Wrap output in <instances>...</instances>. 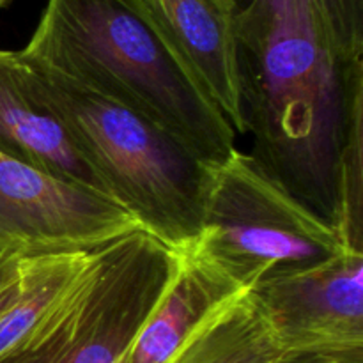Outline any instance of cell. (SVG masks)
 <instances>
[{"instance_id":"1","label":"cell","mask_w":363,"mask_h":363,"mask_svg":"<svg viewBox=\"0 0 363 363\" xmlns=\"http://www.w3.org/2000/svg\"><path fill=\"white\" fill-rule=\"evenodd\" d=\"M234 27L250 156L337 230L344 152L363 131V60L335 55L311 0H250Z\"/></svg>"},{"instance_id":"2","label":"cell","mask_w":363,"mask_h":363,"mask_svg":"<svg viewBox=\"0 0 363 363\" xmlns=\"http://www.w3.org/2000/svg\"><path fill=\"white\" fill-rule=\"evenodd\" d=\"M21 57L137 113L206 165L236 151V131L126 0H46Z\"/></svg>"},{"instance_id":"3","label":"cell","mask_w":363,"mask_h":363,"mask_svg":"<svg viewBox=\"0 0 363 363\" xmlns=\"http://www.w3.org/2000/svg\"><path fill=\"white\" fill-rule=\"evenodd\" d=\"M71 144L138 227L174 250L197 240L209 167L137 113L30 66Z\"/></svg>"},{"instance_id":"4","label":"cell","mask_w":363,"mask_h":363,"mask_svg":"<svg viewBox=\"0 0 363 363\" xmlns=\"http://www.w3.org/2000/svg\"><path fill=\"white\" fill-rule=\"evenodd\" d=\"M177 250L144 229L91 261L0 363H121L176 269Z\"/></svg>"},{"instance_id":"5","label":"cell","mask_w":363,"mask_h":363,"mask_svg":"<svg viewBox=\"0 0 363 363\" xmlns=\"http://www.w3.org/2000/svg\"><path fill=\"white\" fill-rule=\"evenodd\" d=\"M191 245L243 289L272 273L315 264L351 248L335 227L238 149L209 167L201 234Z\"/></svg>"},{"instance_id":"6","label":"cell","mask_w":363,"mask_h":363,"mask_svg":"<svg viewBox=\"0 0 363 363\" xmlns=\"http://www.w3.org/2000/svg\"><path fill=\"white\" fill-rule=\"evenodd\" d=\"M135 229L113 199L0 155V284L27 255L92 250Z\"/></svg>"},{"instance_id":"7","label":"cell","mask_w":363,"mask_h":363,"mask_svg":"<svg viewBox=\"0 0 363 363\" xmlns=\"http://www.w3.org/2000/svg\"><path fill=\"white\" fill-rule=\"evenodd\" d=\"M287 351H363V252L272 273L252 287Z\"/></svg>"},{"instance_id":"8","label":"cell","mask_w":363,"mask_h":363,"mask_svg":"<svg viewBox=\"0 0 363 363\" xmlns=\"http://www.w3.org/2000/svg\"><path fill=\"white\" fill-rule=\"evenodd\" d=\"M202 85L236 133H245L234 14L223 0H126Z\"/></svg>"},{"instance_id":"9","label":"cell","mask_w":363,"mask_h":363,"mask_svg":"<svg viewBox=\"0 0 363 363\" xmlns=\"http://www.w3.org/2000/svg\"><path fill=\"white\" fill-rule=\"evenodd\" d=\"M0 155L112 199L71 144L30 64L11 50H0Z\"/></svg>"},{"instance_id":"10","label":"cell","mask_w":363,"mask_h":363,"mask_svg":"<svg viewBox=\"0 0 363 363\" xmlns=\"http://www.w3.org/2000/svg\"><path fill=\"white\" fill-rule=\"evenodd\" d=\"M240 291L243 287L194 245L177 250L169 286L121 363H167L206 315Z\"/></svg>"},{"instance_id":"11","label":"cell","mask_w":363,"mask_h":363,"mask_svg":"<svg viewBox=\"0 0 363 363\" xmlns=\"http://www.w3.org/2000/svg\"><path fill=\"white\" fill-rule=\"evenodd\" d=\"M286 353L257 294L243 289L206 315L167 363H277Z\"/></svg>"},{"instance_id":"12","label":"cell","mask_w":363,"mask_h":363,"mask_svg":"<svg viewBox=\"0 0 363 363\" xmlns=\"http://www.w3.org/2000/svg\"><path fill=\"white\" fill-rule=\"evenodd\" d=\"M94 250L48 252L27 255L18 262L14 296L0 315V357L16 346L59 300L91 261Z\"/></svg>"},{"instance_id":"13","label":"cell","mask_w":363,"mask_h":363,"mask_svg":"<svg viewBox=\"0 0 363 363\" xmlns=\"http://www.w3.org/2000/svg\"><path fill=\"white\" fill-rule=\"evenodd\" d=\"M315 18L344 64L363 60V0H311Z\"/></svg>"},{"instance_id":"14","label":"cell","mask_w":363,"mask_h":363,"mask_svg":"<svg viewBox=\"0 0 363 363\" xmlns=\"http://www.w3.org/2000/svg\"><path fill=\"white\" fill-rule=\"evenodd\" d=\"M277 363H363V351H360V353L287 351Z\"/></svg>"},{"instance_id":"15","label":"cell","mask_w":363,"mask_h":363,"mask_svg":"<svg viewBox=\"0 0 363 363\" xmlns=\"http://www.w3.org/2000/svg\"><path fill=\"white\" fill-rule=\"evenodd\" d=\"M18 272V268H16ZM16 272H14V275L11 277L7 282L0 284V315L6 312V308L9 307L11 300H13L14 296V287H16Z\"/></svg>"},{"instance_id":"16","label":"cell","mask_w":363,"mask_h":363,"mask_svg":"<svg viewBox=\"0 0 363 363\" xmlns=\"http://www.w3.org/2000/svg\"><path fill=\"white\" fill-rule=\"evenodd\" d=\"M223 2H227V4H229V6H233L234 7V9H241V7H243V6H247V4L248 2H250V0H223Z\"/></svg>"},{"instance_id":"17","label":"cell","mask_w":363,"mask_h":363,"mask_svg":"<svg viewBox=\"0 0 363 363\" xmlns=\"http://www.w3.org/2000/svg\"><path fill=\"white\" fill-rule=\"evenodd\" d=\"M11 2H13V0H0V9H2V7H6V6H9Z\"/></svg>"}]
</instances>
